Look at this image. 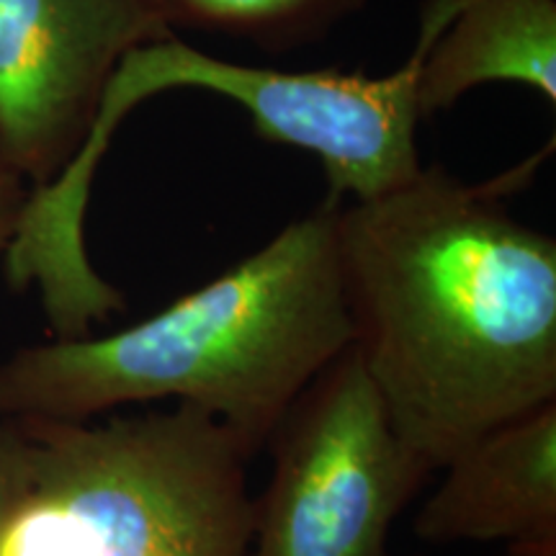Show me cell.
<instances>
[{"instance_id":"5","label":"cell","mask_w":556,"mask_h":556,"mask_svg":"<svg viewBox=\"0 0 556 556\" xmlns=\"http://www.w3.org/2000/svg\"><path fill=\"white\" fill-rule=\"evenodd\" d=\"M248 556H397L392 528L433 479L394 433L353 348L281 417Z\"/></svg>"},{"instance_id":"9","label":"cell","mask_w":556,"mask_h":556,"mask_svg":"<svg viewBox=\"0 0 556 556\" xmlns=\"http://www.w3.org/2000/svg\"><path fill=\"white\" fill-rule=\"evenodd\" d=\"M368 0H152L168 31L219 34L263 52L323 41Z\"/></svg>"},{"instance_id":"10","label":"cell","mask_w":556,"mask_h":556,"mask_svg":"<svg viewBox=\"0 0 556 556\" xmlns=\"http://www.w3.org/2000/svg\"><path fill=\"white\" fill-rule=\"evenodd\" d=\"M29 191L31 186L26 184V178L16 170L9 152L0 144V258H3L13 235H16Z\"/></svg>"},{"instance_id":"6","label":"cell","mask_w":556,"mask_h":556,"mask_svg":"<svg viewBox=\"0 0 556 556\" xmlns=\"http://www.w3.org/2000/svg\"><path fill=\"white\" fill-rule=\"evenodd\" d=\"M168 34L152 0H0V144L31 189L80 150L122 60Z\"/></svg>"},{"instance_id":"3","label":"cell","mask_w":556,"mask_h":556,"mask_svg":"<svg viewBox=\"0 0 556 556\" xmlns=\"http://www.w3.org/2000/svg\"><path fill=\"white\" fill-rule=\"evenodd\" d=\"M253 454L199 409L0 420V556H248Z\"/></svg>"},{"instance_id":"2","label":"cell","mask_w":556,"mask_h":556,"mask_svg":"<svg viewBox=\"0 0 556 556\" xmlns=\"http://www.w3.org/2000/svg\"><path fill=\"white\" fill-rule=\"evenodd\" d=\"M338 206L325 199L135 325L11 351L0 358V420H90L168 402L214 417L263 454L304 387L351 348Z\"/></svg>"},{"instance_id":"4","label":"cell","mask_w":556,"mask_h":556,"mask_svg":"<svg viewBox=\"0 0 556 556\" xmlns=\"http://www.w3.org/2000/svg\"><path fill=\"white\" fill-rule=\"evenodd\" d=\"M448 16L451 0H426L413 52L384 75L245 65L199 50L176 34L139 45L111 75L75 157L58 178L29 193L26 225L52 245H80L90 186L109 139L129 111L168 90L227 99L245 111L261 139L317 157L332 201L384 197L422 170L417 83L430 41Z\"/></svg>"},{"instance_id":"11","label":"cell","mask_w":556,"mask_h":556,"mask_svg":"<svg viewBox=\"0 0 556 556\" xmlns=\"http://www.w3.org/2000/svg\"><path fill=\"white\" fill-rule=\"evenodd\" d=\"M503 556H556V531L539 533V536L507 544Z\"/></svg>"},{"instance_id":"8","label":"cell","mask_w":556,"mask_h":556,"mask_svg":"<svg viewBox=\"0 0 556 556\" xmlns=\"http://www.w3.org/2000/svg\"><path fill=\"white\" fill-rule=\"evenodd\" d=\"M497 83L531 88L554 106L556 0H451L417 83L422 122Z\"/></svg>"},{"instance_id":"1","label":"cell","mask_w":556,"mask_h":556,"mask_svg":"<svg viewBox=\"0 0 556 556\" xmlns=\"http://www.w3.org/2000/svg\"><path fill=\"white\" fill-rule=\"evenodd\" d=\"M552 150L479 184L422 165L336 212L351 348L433 477L486 430L556 402V240L507 206Z\"/></svg>"},{"instance_id":"7","label":"cell","mask_w":556,"mask_h":556,"mask_svg":"<svg viewBox=\"0 0 556 556\" xmlns=\"http://www.w3.org/2000/svg\"><path fill=\"white\" fill-rule=\"evenodd\" d=\"M435 477L413 520L426 544L507 546L556 531V402L486 430Z\"/></svg>"}]
</instances>
